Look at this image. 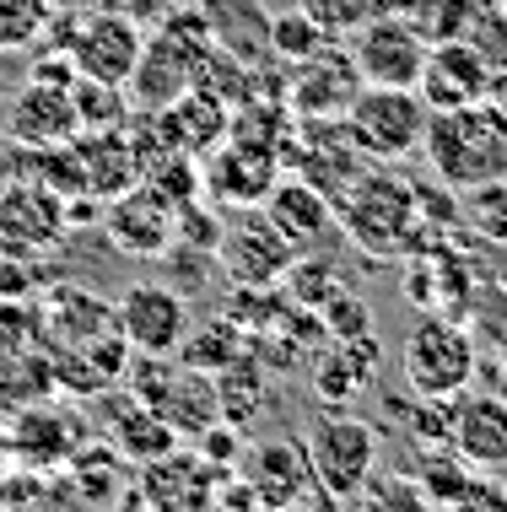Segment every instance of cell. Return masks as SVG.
Returning a JSON list of instances; mask_svg holds the SVG:
<instances>
[{"label":"cell","mask_w":507,"mask_h":512,"mask_svg":"<svg viewBox=\"0 0 507 512\" xmlns=\"http://www.w3.org/2000/svg\"><path fill=\"white\" fill-rule=\"evenodd\" d=\"M421 157L432 178L448 195L481 189L507 178V119L491 103H464V108H432Z\"/></svg>","instance_id":"1"},{"label":"cell","mask_w":507,"mask_h":512,"mask_svg":"<svg viewBox=\"0 0 507 512\" xmlns=\"http://www.w3.org/2000/svg\"><path fill=\"white\" fill-rule=\"evenodd\" d=\"M330 205H335V227L373 259L410 254L421 238V189L394 168L367 162Z\"/></svg>","instance_id":"2"},{"label":"cell","mask_w":507,"mask_h":512,"mask_svg":"<svg viewBox=\"0 0 507 512\" xmlns=\"http://www.w3.org/2000/svg\"><path fill=\"white\" fill-rule=\"evenodd\" d=\"M211 22H205L200 6H168V22L157 27L152 38H146L141 49V65H135L130 76V103L141 108V114H157V108H168L178 92H189L200 81V65L205 54H211Z\"/></svg>","instance_id":"3"},{"label":"cell","mask_w":507,"mask_h":512,"mask_svg":"<svg viewBox=\"0 0 507 512\" xmlns=\"http://www.w3.org/2000/svg\"><path fill=\"white\" fill-rule=\"evenodd\" d=\"M475 367H481L475 335L454 313H437V308L421 313L400 345V372L421 399H459L475 383Z\"/></svg>","instance_id":"4"},{"label":"cell","mask_w":507,"mask_h":512,"mask_svg":"<svg viewBox=\"0 0 507 512\" xmlns=\"http://www.w3.org/2000/svg\"><path fill=\"white\" fill-rule=\"evenodd\" d=\"M303 448L313 459L319 496H330V502H351L378 475V426L351 415V410H340V405H330L308 426Z\"/></svg>","instance_id":"5"},{"label":"cell","mask_w":507,"mask_h":512,"mask_svg":"<svg viewBox=\"0 0 507 512\" xmlns=\"http://www.w3.org/2000/svg\"><path fill=\"white\" fill-rule=\"evenodd\" d=\"M432 108L416 87H362L346 108V135L367 162H405L421 151Z\"/></svg>","instance_id":"6"},{"label":"cell","mask_w":507,"mask_h":512,"mask_svg":"<svg viewBox=\"0 0 507 512\" xmlns=\"http://www.w3.org/2000/svg\"><path fill=\"white\" fill-rule=\"evenodd\" d=\"M141 49H146L141 17L108 11V6H87L81 17H71V27H65L60 54H71L76 76L108 81V87H130L135 65H141Z\"/></svg>","instance_id":"7"},{"label":"cell","mask_w":507,"mask_h":512,"mask_svg":"<svg viewBox=\"0 0 507 512\" xmlns=\"http://www.w3.org/2000/svg\"><path fill=\"white\" fill-rule=\"evenodd\" d=\"M297 248L281 238V227L265 211H232L222 221V243H216V265L238 292H270L286 281Z\"/></svg>","instance_id":"8"},{"label":"cell","mask_w":507,"mask_h":512,"mask_svg":"<svg viewBox=\"0 0 507 512\" xmlns=\"http://www.w3.org/2000/svg\"><path fill=\"white\" fill-rule=\"evenodd\" d=\"M71 232V211H65V195L49 189L44 178H6L0 184V254H54Z\"/></svg>","instance_id":"9"},{"label":"cell","mask_w":507,"mask_h":512,"mask_svg":"<svg viewBox=\"0 0 507 512\" xmlns=\"http://www.w3.org/2000/svg\"><path fill=\"white\" fill-rule=\"evenodd\" d=\"M178 211L184 205L162 195L152 178H141L103 205V238L130 259H162L178 243Z\"/></svg>","instance_id":"10"},{"label":"cell","mask_w":507,"mask_h":512,"mask_svg":"<svg viewBox=\"0 0 507 512\" xmlns=\"http://www.w3.org/2000/svg\"><path fill=\"white\" fill-rule=\"evenodd\" d=\"M114 324H119V335L130 340V351H141V356H178V345H184L189 335V302L178 286L168 281H135L119 292L114 302Z\"/></svg>","instance_id":"11"},{"label":"cell","mask_w":507,"mask_h":512,"mask_svg":"<svg viewBox=\"0 0 507 512\" xmlns=\"http://www.w3.org/2000/svg\"><path fill=\"white\" fill-rule=\"evenodd\" d=\"M346 49H351V60H356V71H362L367 87H416L432 44L400 17V11H378L362 33L346 38Z\"/></svg>","instance_id":"12"},{"label":"cell","mask_w":507,"mask_h":512,"mask_svg":"<svg viewBox=\"0 0 507 512\" xmlns=\"http://www.w3.org/2000/svg\"><path fill=\"white\" fill-rule=\"evenodd\" d=\"M276 178H281V151H265V146L222 141L200 157V189L222 211H259L265 195L276 189Z\"/></svg>","instance_id":"13"},{"label":"cell","mask_w":507,"mask_h":512,"mask_svg":"<svg viewBox=\"0 0 507 512\" xmlns=\"http://www.w3.org/2000/svg\"><path fill=\"white\" fill-rule=\"evenodd\" d=\"M362 87L367 81L356 71L351 49L324 44L313 60L286 71V108H292V119H346V108L356 103Z\"/></svg>","instance_id":"14"},{"label":"cell","mask_w":507,"mask_h":512,"mask_svg":"<svg viewBox=\"0 0 507 512\" xmlns=\"http://www.w3.org/2000/svg\"><path fill=\"white\" fill-rule=\"evenodd\" d=\"M243 486L259 507H292V502H308L319 496V480H313V459L303 448V437H265V442H249L243 448Z\"/></svg>","instance_id":"15"},{"label":"cell","mask_w":507,"mask_h":512,"mask_svg":"<svg viewBox=\"0 0 507 512\" xmlns=\"http://www.w3.org/2000/svg\"><path fill=\"white\" fill-rule=\"evenodd\" d=\"M114 302H103L98 292H87L81 281H60L44 297V313H38L33 345L38 351H87L103 335H114Z\"/></svg>","instance_id":"16"},{"label":"cell","mask_w":507,"mask_h":512,"mask_svg":"<svg viewBox=\"0 0 507 512\" xmlns=\"http://www.w3.org/2000/svg\"><path fill=\"white\" fill-rule=\"evenodd\" d=\"M448 448H454L475 475H502L507 469V399L464 389L454 405H448Z\"/></svg>","instance_id":"17"},{"label":"cell","mask_w":507,"mask_h":512,"mask_svg":"<svg viewBox=\"0 0 507 512\" xmlns=\"http://www.w3.org/2000/svg\"><path fill=\"white\" fill-rule=\"evenodd\" d=\"M6 135L27 151H44V146H65L81 135V119H76V103H71V87H54V81H27V87L11 98L6 108Z\"/></svg>","instance_id":"18"},{"label":"cell","mask_w":507,"mask_h":512,"mask_svg":"<svg viewBox=\"0 0 507 512\" xmlns=\"http://www.w3.org/2000/svg\"><path fill=\"white\" fill-rule=\"evenodd\" d=\"M152 119V130H157V141L178 151V157H205V151H216L227 141V119H232V108L216 98V92H205V87H189V92H178V98L168 108H157V114H146Z\"/></svg>","instance_id":"19"},{"label":"cell","mask_w":507,"mask_h":512,"mask_svg":"<svg viewBox=\"0 0 507 512\" xmlns=\"http://www.w3.org/2000/svg\"><path fill=\"white\" fill-rule=\"evenodd\" d=\"M421 103L427 108H464V103H486L491 92V65L475 54L464 38H448V44L427 49V65H421L416 81Z\"/></svg>","instance_id":"20"},{"label":"cell","mask_w":507,"mask_h":512,"mask_svg":"<svg viewBox=\"0 0 507 512\" xmlns=\"http://www.w3.org/2000/svg\"><path fill=\"white\" fill-rule=\"evenodd\" d=\"M71 146H76V168H81V195H92L103 205L146 178L141 151L130 141V124L125 130H81Z\"/></svg>","instance_id":"21"},{"label":"cell","mask_w":507,"mask_h":512,"mask_svg":"<svg viewBox=\"0 0 507 512\" xmlns=\"http://www.w3.org/2000/svg\"><path fill=\"white\" fill-rule=\"evenodd\" d=\"M270 221L281 227V238L292 243V248H308V243H319V238H330L335 232V205L324 189H313L308 178H297V173H281L276 178V189L265 195V205H259Z\"/></svg>","instance_id":"22"},{"label":"cell","mask_w":507,"mask_h":512,"mask_svg":"<svg viewBox=\"0 0 507 512\" xmlns=\"http://www.w3.org/2000/svg\"><path fill=\"white\" fill-rule=\"evenodd\" d=\"M152 410L173 426V437H178V442H195L205 426L222 421L216 378H211V372H200V367H184V362H178V372L168 378V389H162V399H157Z\"/></svg>","instance_id":"23"},{"label":"cell","mask_w":507,"mask_h":512,"mask_svg":"<svg viewBox=\"0 0 507 512\" xmlns=\"http://www.w3.org/2000/svg\"><path fill=\"white\" fill-rule=\"evenodd\" d=\"M6 437H11V459L44 469V464L71 459V448H76V421H71V410H60L54 399H44V405H27L17 421L6 426Z\"/></svg>","instance_id":"24"},{"label":"cell","mask_w":507,"mask_h":512,"mask_svg":"<svg viewBox=\"0 0 507 512\" xmlns=\"http://www.w3.org/2000/svg\"><path fill=\"white\" fill-rule=\"evenodd\" d=\"M211 38L243 65H276L270 60V11L259 0H200Z\"/></svg>","instance_id":"25"},{"label":"cell","mask_w":507,"mask_h":512,"mask_svg":"<svg viewBox=\"0 0 507 512\" xmlns=\"http://www.w3.org/2000/svg\"><path fill=\"white\" fill-rule=\"evenodd\" d=\"M108 432H114V448L125 453V459H135V464H152V459H162V453H173V448H178L173 426L162 421L152 405H141V399H135L130 389L114 399Z\"/></svg>","instance_id":"26"},{"label":"cell","mask_w":507,"mask_h":512,"mask_svg":"<svg viewBox=\"0 0 507 512\" xmlns=\"http://www.w3.org/2000/svg\"><path fill=\"white\" fill-rule=\"evenodd\" d=\"M54 394H60L54 389V367L38 345L0 356V426H11L27 405H44Z\"/></svg>","instance_id":"27"},{"label":"cell","mask_w":507,"mask_h":512,"mask_svg":"<svg viewBox=\"0 0 507 512\" xmlns=\"http://www.w3.org/2000/svg\"><path fill=\"white\" fill-rule=\"evenodd\" d=\"M211 378H216V399H222V421H232V426H249L270 405V367L254 351H243L238 362H227Z\"/></svg>","instance_id":"28"},{"label":"cell","mask_w":507,"mask_h":512,"mask_svg":"<svg viewBox=\"0 0 507 512\" xmlns=\"http://www.w3.org/2000/svg\"><path fill=\"white\" fill-rule=\"evenodd\" d=\"M243 351H249V335H243L238 318H205L200 329L189 324L184 345H178V362L200 367V372H222L227 362H238Z\"/></svg>","instance_id":"29"},{"label":"cell","mask_w":507,"mask_h":512,"mask_svg":"<svg viewBox=\"0 0 507 512\" xmlns=\"http://www.w3.org/2000/svg\"><path fill=\"white\" fill-rule=\"evenodd\" d=\"M346 507L351 512H437V502L416 475H373Z\"/></svg>","instance_id":"30"},{"label":"cell","mask_w":507,"mask_h":512,"mask_svg":"<svg viewBox=\"0 0 507 512\" xmlns=\"http://www.w3.org/2000/svg\"><path fill=\"white\" fill-rule=\"evenodd\" d=\"M71 103H76L81 130H125V124H130V92L125 87L76 76L71 81Z\"/></svg>","instance_id":"31"},{"label":"cell","mask_w":507,"mask_h":512,"mask_svg":"<svg viewBox=\"0 0 507 512\" xmlns=\"http://www.w3.org/2000/svg\"><path fill=\"white\" fill-rule=\"evenodd\" d=\"M330 38L313 27L303 11H270V60L281 65V71H292V65H303V60H313Z\"/></svg>","instance_id":"32"},{"label":"cell","mask_w":507,"mask_h":512,"mask_svg":"<svg viewBox=\"0 0 507 512\" xmlns=\"http://www.w3.org/2000/svg\"><path fill=\"white\" fill-rule=\"evenodd\" d=\"M459 221L475 232L481 243H507V178L459 195Z\"/></svg>","instance_id":"33"},{"label":"cell","mask_w":507,"mask_h":512,"mask_svg":"<svg viewBox=\"0 0 507 512\" xmlns=\"http://www.w3.org/2000/svg\"><path fill=\"white\" fill-rule=\"evenodd\" d=\"M54 27V0H0V54L33 49Z\"/></svg>","instance_id":"34"},{"label":"cell","mask_w":507,"mask_h":512,"mask_svg":"<svg viewBox=\"0 0 507 512\" xmlns=\"http://www.w3.org/2000/svg\"><path fill=\"white\" fill-rule=\"evenodd\" d=\"M459 38L491 65V76L507 71V6L502 0H475V11H470Z\"/></svg>","instance_id":"35"},{"label":"cell","mask_w":507,"mask_h":512,"mask_svg":"<svg viewBox=\"0 0 507 512\" xmlns=\"http://www.w3.org/2000/svg\"><path fill=\"white\" fill-rule=\"evenodd\" d=\"M297 11H303L330 44H346L351 33H362V27L378 17V0H297Z\"/></svg>","instance_id":"36"},{"label":"cell","mask_w":507,"mask_h":512,"mask_svg":"<svg viewBox=\"0 0 507 512\" xmlns=\"http://www.w3.org/2000/svg\"><path fill=\"white\" fill-rule=\"evenodd\" d=\"M281 292L292 308H308V313H319L324 302H330L340 292V275L324 265V259H292V270H286V281H281Z\"/></svg>","instance_id":"37"},{"label":"cell","mask_w":507,"mask_h":512,"mask_svg":"<svg viewBox=\"0 0 507 512\" xmlns=\"http://www.w3.org/2000/svg\"><path fill=\"white\" fill-rule=\"evenodd\" d=\"M313 383H319V394L330 399V405H346V399H356V394L367 389V378L356 372V362L340 351L335 340L313 351Z\"/></svg>","instance_id":"38"},{"label":"cell","mask_w":507,"mask_h":512,"mask_svg":"<svg viewBox=\"0 0 507 512\" xmlns=\"http://www.w3.org/2000/svg\"><path fill=\"white\" fill-rule=\"evenodd\" d=\"M319 318H324V335H330V340L373 335V308H367L362 297H351V292H335V297L319 308Z\"/></svg>","instance_id":"39"},{"label":"cell","mask_w":507,"mask_h":512,"mask_svg":"<svg viewBox=\"0 0 507 512\" xmlns=\"http://www.w3.org/2000/svg\"><path fill=\"white\" fill-rule=\"evenodd\" d=\"M189 448L200 453V464H216V469H227V464H238L243 459V426H232V421H216V426H205V432L189 442Z\"/></svg>","instance_id":"40"},{"label":"cell","mask_w":507,"mask_h":512,"mask_svg":"<svg viewBox=\"0 0 507 512\" xmlns=\"http://www.w3.org/2000/svg\"><path fill=\"white\" fill-rule=\"evenodd\" d=\"M33 329H38V313H27L22 302L0 297V356L27 351V345H33Z\"/></svg>","instance_id":"41"},{"label":"cell","mask_w":507,"mask_h":512,"mask_svg":"<svg viewBox=\"0 0 507 512\" xmlns=\"http://www.w3.org/2000/svg\"><path fill=\"white\" fill-rule=\"evenodd\" d=\"M454 512H507V491H497L486 475H470V486L454 496Z\"/></svg>","instance_id":"42"},{"label":"cell","mask_w":507,"mask_h":512,"mask_svg":"<svg viewBox=\"0 0 507 512\" xmlns=\"http://www.w3.org/2000/svg\"><path fill=\"white\" fill-rule=\"evenodd\" d=\"M33 265H27L22 254H0V297L6 302H22V297H33Z\"/></svg>","instance_id":"43"},{"label":"cell","mask_w":507,"mask_h":512,"mask_svg":"<svg viewBox=\"0 0 507 512\" xmlns=\"http://www.w3.org/2000/svg\"><path fill=\"white\" fill-rule=\"evenodd\" d=\"M6 469H11V437H6V426H0V480H6Z\"/></svg>","instance_id":"44"},{"label":"cell","mask_w":507,"mask_h":512,"mask_svg":"<svg viewBox=\"0 0 507 512\" xmlns=\"http://www.w3.org/2000/svg\"><path fill=\"white\" fill-rule=\"evenodd\" d=\"M270 512H324V507H313V502H292V507H270Z\"/></svg>","instance_id":"45"},{"label":"cell","mask_w":507,"mask_h":512,"mask_svg":"<svg viewBox=\"0 0 507 512\" xmlns=\"http://www.w3.org/2000/svg\"><path fill=\"white\" fill-rule=\"evenodd\" d=\"M157 6H189V0H157Z\"/></svg>","instance_id":"46"},{"label":"cell","mask_w":507,"mask_h":512,"mask_svg":"<svg viewBox=\"0 0 507 512\" xmlns=\"http://www.w3.org/2000/svg\"><path fill=\"white\" fill-rule=\"evenodd\" d=\"M71 6H103V0H71Z\"/></svg>","instance_id":"47"},{"label":"cell","mask_w":507,"mask_h":512,"mask_svg":"<svg viewBox=\"0 0 507 512\" xmlns=\"http://www.w3.org/2000/svg\"><path fill=\"white\" fill-rule=\"evenodd\" d=\"M502 362H507V340H502Z\"/></svg>","instance_id":"48"}]
</instances>
